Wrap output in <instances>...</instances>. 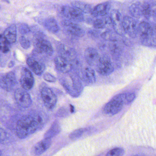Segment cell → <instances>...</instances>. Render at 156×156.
Masks as SVG:
<instances>
[{
    "instance_id": "2",
    "label": "cell",
    "mask_w": 156,
    "mask_h": 156,
    "mask_svg": "<svg viewBox=\"0 0 156 156\" xmlns=\"http://www.w3.org/2000/svg\"><path fill=\"white\" fill-rule=\"evenodd\" d=\"M60 78V82L66 91L73 97H78L83 90V86L79 76L68 73Z\"/></svg>"
},
{
    "instance_id": "5",
    "label": "cell",
    "mask_w": 156,
    "mask_h": 156,
    "mask_svg": "<svg viewBox=\"0 0 156 156\" xmlns=\"http://www.w3.org/2000/svg\"><path fill=\"white\" fill-rule=\"evenodd\" d=\"M61 13L70 21L81 22L84 20L83 12L79 9L73 6H63L61 9Z\"/></svg>"
},
{
    "instance_id": "3",
    "label": "cell",
    "mask_w": 156,
    "mask_h": 156,
    "mask_svg": "<svg viewBox=\"0 0 156 156\" xmlns=\"http://www.w3.org/2000/svg\"><path fill=\"white\" fill-rule=\"evenodd\" d=\"M138 33L142 44L149 47H156V32L151 24L142 21L139 23Z\"/></svg>"
},
{
    "instance_id": "19",
    "label": "cell",
    "mask_w": 156,
    "mask_h": 156,
    "mask_svg": "<svg viewBox=\"0 0 156 156\" xmlns=\"http://www.w3.org/2000/svg\"><path fill=\"white\" fill-rule=\"evenodd\" d=\"M78 76L81 80L87 84L94 83L96 80L94 71L90 67H85L81 70Z\"/></svg>"
},
{
    "instance_id": "31",
    "label": "cell",
    "mask_w": 156,
    "mask_h": 156,
    "mask_svg": "<svg viewBox=\"0 0 156 156\" xmlns=\"http://www.w3.org/2000/svg\"><path fill=\"white\" fill-rule=\"evenodd\" d=\"M10 44L9 41L6 40L3 34L1 35L0 37V49L3 53H7L9 51Z\"/></svg>"
},
{
    "instance_id": "40",
    "label": "cell",
    "mask_w": 156,
    "mask_h": 156,
    "mask_svg": "<svg viewBox=\"0 0 156 156\" xmlns=\"http://www.w3.org/2000/svg\"><path fill=\"white\" fill-rule=\"evenodd\" d=\"M14 64H15V63H14L13 61H11L9 63V68H11V67H13L14 66Z\"/></svg>"
},
{
    "instance_id": "35",
    "label": "cell",
    "mask_w": 156,
    "mask_h": 156,
    "mask_svg": "<svg viewBox=\"0 0 156 156\" xmlns=\"http://www.w3.org/2000/svg\"><path fill=\"white\" fill-rule=\"evenodd\" d=\"M20 43L21 46L24 49H28L30 46V42L29 39L24 36H21L20 38Z\"/></svg>"
},
{
    "instance_id": "24",
    "label": "cell",
    "mask_w": 156,
    "mask_h": 156,
    "mask_svg": "<svg viewBox=\"0 0 156 156\" xmlns=\"http://www.w3.org/2000/svg\"><path fill=\"white\" fill-rule=\"evenodd\" d=\"M61 131V126L59 122L55 121L50 128L45 132L44 135V138L51 139L54 137L59 134Z\"/></svg>"
},
{
    "instance_id": "7",
    "label": "cell",
    "mask_w": 156,
    "mask_h": 156,
    "mask_svg": "<svg viewBox=\"0 0 156 156\" xmlns=\"http://www.w3.org/2000/svg\"><path fill=\"white\" fill-rule=\"evenodd\" d=\"M42 99L44 105L48 109H53L57 103V98L52 90L48 87H44L41 91Z\"/></svg>"
},
{
    "instance_id": "6",
    "label": "cell",
    "mask_w": 156,
    "mask_h": 156,
    "mask_svg": "<svg viewBox=\"0 0 156 156\" xmlns=\"http://www.w3.org/2000/svg\"><path fill=\"white\" fill-rule=\"evenodd\" d=\"M139 24L135 19L129 16H125L123 20V27L126 34L134 39L138 33Z\"/></svg>"
},
{
    "instance_id": "11",
    "label": "cell",
    "mask_w": 156,
    "mask_h": 156,
    "mask_svg": "<svg viewBox=\"0 0 156 156\" xmlns=\"http://www.w3.org/2000/svg\"><path fill=\"white\" fill-rule=\"evenodd\" d=\"M17 83L16 76L13 72H9L1 77V87L5 91L8 92L12 91Z\"/></svg>"
},
{
    "instance_id": "12",
    "label": "cell",
    "mask_w": 156,
    "mask_h": 156,
    "mask_svg": "<svg viewBox=\"0 0 156 156\" xmlns=\"http://www.w3.org/2000/svg\"><path fill=\"white\" fill-rule=\"evenodd\" d=\"M124 105L121 100L114 97V98L105 106L104 108V113L107 115H114L122 110Z\"/></svg>"
},
{
    "instance_id": "34",
    "label": "cell",
    "mask_w": 156,
    "mask_h": 156,
    "mask_svg": "<svg viewBox=\"0 0 156 156\" xmlns=\"http://www.w3.org/2000/svg\"><path fill=\"white\" fill-rule=\"evenodd\" d=\"M84 131V129L80 128L76 129L69 135V138L71 140H76L82 136Z\"/></svg>"
},
{
    "instance_id": "37",
    "label": "cell",
    "mask_w": 156,
    "mask_h": 156,
    "mask_svg": "<svg viewBox=\"0 0 156 156\" xmlns=\"http://www.w3.org/2000/svg\"><path fill=\"white\" fill-rule=\"evenodd\" d=\"M43 78L45 81L50 83H55L56 82V78L52 75L49 73H45L44 74Z\"/></svg>"
},
{
    "instance_id": "8",
    "label": "cell",
    "mask_w": 156,
    "mask_h": 156,
    "mask_svg": "<svg viewBox=\"0 0 156 156\" xmlns=\"http://www.w3.org/2000/svg\"><path fill=\"white\" fill-rule=\"evenodd\" d=\"M112 28L120 36L124 35L125 33L123 27V20L122 15L117 10H113L110 15Z\"/></svg>"
},
{
    "instance_id": "36",
    "label": "cell",
    "mask_w": 156,
    "mask_h": 156,
    "mask_svg": "<svg viewBox=\"0 0 156 156\" xmlns=\"http://www.w3.org/2000/svg\"><path fill=\"white\" fill-rule=\"evenodd\" d=\"M19 30L20 33L22 34H27L30 32V28L27 24L25 23H21L19 25Z\"/></svg>"
},
{
    "instance_id": "42",
    "label": "cell",
    "mask_w": 156,
    "mask_h": 156,
    "mask_svg": "<svg viewBox=\"0 0 156 156\" xmlns=\"http://www.w3.org/2000/svg\"><path fill=\"white\" fill-rule=\"evenodd\" d=\"M139 156L138 155H135V156Z\"/></svg>"
},
{
    "instance_id": "13",
    "label": "cell",
    "mask_w": 156,
    "mask_h": 156,
    "mask_svg": "<svg viewBox=\"0 0 156 156\" xmlns=\"http://www.w3.org/2000/svg\"><path fill=\"white\" fill-rule=\"evenodd\" d=\"M54 62L56 69L61 73L66 74L70 73L73 68L72 63L61 55L55 57Z\"/></svg>"
},
{
    "instance_id": "14",
    "label": "cell",
    "mask_w": 156,
    "mask_h": 156,
    "mask_svg": "<svg viewBox=\"0 0 156 156\" xmlns=\"http://www.w3.org/2000/svg\"><path fill=\"white\" fill-rule=\"evenodd\" d=\"M36 48L39 53L45 54L49 56L52 55L53 54L54 49L50 41L43 38L37 39L36 42Z\"/></svg>"
},
{
    "instance_id": "27",
    "label": "cell",
    "mask_w": 156,
    "mask_h": 156,
    "mask_svg": "<svg viewBox=\"0 0 156 156\" xmlns=\"http://www.w3.org/2000/svg\"><path fill=\"white\" fill-rule=\"evenodd\" d=\"M110 25L112 26L110 16L106 17L104 19H97L94 22V28L98 30L105 29Z\"/></svg>"
},
{
    "instance_id": "32",
    "label": "cell",
    "mask_w": 156,
    "mask_h": 156,
    "mask_svg": "<svg viewBox=\"0 0 156 156\" xmlns=\"http://www.w3.org/2000/svg\"><path fill=\"white\" fill-rule=\"evenodd\" d=\"M152 8L149 3H144L142 7V16L147 20H149L152 16Z\"/></svg>"
},
{
    "instance_id": "10",
    "label": "cell",
    "mask_w": 156,
    "mask_h": 156,
    "mask_svg": "<svg viewBox=\"0 0 156 156\" xmlns=\"http://www.w3.org/2000/svg\"><path fill=\"white\" fill-rule=\"evenodd\" d=\"M20 83L23 88L26 91L31 89L34 85L33 75L30 71L26 67H23L21 71Z\"/></svg>"
},
{
    "instance_id": "30",
    "label": "cell",
    "mask_w": 156,
    "mask_h": 156,
    "mask_svg": "<svg viewBox=\"0 0 156 156\" xmlns=\"http://www.w3.org/2000/svg\"><path fill=\"white\" fill-rule=\"evenodd\" d=\"M120 35L116 33L115 31L109 30L106 31L101 34V37L105 41H109L111 42H118L120 38Z\"/></svg>"
},
{
    "instance_id": "38",
    "label": "cell",
    "mask_w": 156,
    "mask_h": 156,
    "mask_svg": "<svg viewBox=\"0 0 156 156\" xmlns=\"http://www.w3.org/2000/svg\"><path fill=\"white\" fill-rule=\"evenodd\" d=\"M8 137L7 132L5 131L4 129L1 128V143L2 144H4L5 140H7Z\"/></svg>"
},
{
    "instance_id": "21",
    "label": "cell",
    "mask_w": 156,
    "mask_h": 156,
    "mask_svg": "<svg viewBox=\"0 0 156 156\" xmlns=\"http://www.w3.org/2000/svg\"><path fill=\"white\" fill-rule=\"evenodd\" d=\"M110 9V5L108 2H104L97 5L93 9L91 14L94 17L104 16L107 15Z\"/></svg>"
},
{
    "instance_id": "1",
    "label": "cell",
    "mask_w": 156,
    "mask_h": 156,
    "mask_svg": "<svg viewBox=\"0 0 156 156\" xmlns=\"http://www.w3.org/2000/svg\"><path fill=\"white\" fill-rule=\"evenodd\" d=\"M42 120L37 115H25L22 117L16 125V133L20 139L28 137L35 133L39 128Z\"/></svg>"
},
{
    "instance_id": "15",
    "label": "cell",
    "mask_w": 156,
    "mask_h": 156,
    "mask_svg": "<svg viewBox=\"0 0 156 156\" xmlns=\"http://www.w3.org/2000/svg\"><path fill=\"white\" fill-rule=\"evenodd\" d=\"M27 65L31 70L38 76L43 73L45 69V65L43 62L33 57H29L26 60Z\"/></svg>"
},
{
    "instance_id": "23",
    "label": "cell",
    "mask_w": 156,
    "mask_h": 156,
    "mask_svg": "<svg viewBox=\"0 0 156 156\" xmlns=\"http://www.w3.org/2000/svg\"><path fill=\"white\" fill-rule=\"evenodd\" d=\"M57 49L58 51L61 54V56L66 58L70 62L74 60L76 56L75 52L73 49L62 44H58Z\"/></svg>"
},
{
    "instance_id": "20",
    "label": "cell",
    "mask_w": 156,
    "mask_h": 156,
    "mask_svg": "<svg viewBox=\"0 0 156 156\" xmlns=\"http://www.w3.org/2000/svg\"><path fill=\"white\" fill-rule=\"evenodd\" d=\"M108 47L112 57L115 60H118L123 53V45L118 41L111 42L108 44Z\"/></svg>"
},
{
    "instance_id": "28",
    "label": "cell",
    "mask_w": 156,
    "mask_h": 156,
    "mask_svg": "<svg viewBox=\"0 0 156 156\" xmlns=\"http://www.w3.org/2000/svg\"><path fill=\"white\" fill-rule=\"evenodd\" d=\"M115 97L121 100L124 105H129L135 100L136 95L133 93H126L119 94Z\"/></svg>"
},
{
    "instance_id": "22",
    "label": "cell",
    "mask_w": 156,
    "mask_h": 156,
    "mask_svg": "<svg viewBox=\"0 0 156 156\" xmlns=\"http://www.w3.org/2000/svg\"><path fill=\"white\" fill-rule=\"evenodd\" d=\"M17 28L15 24H12L6 29L3 35L10 44L14 43L17 40Z\"/></svg>"
},
{
    "instance_id": "16",
    "label": "cell",
    "mask_w": 156,
    "mask_h": 156,
    "mask_svg": "<svg viewBox=\"0 0 156 156\" xmlns=\"http://www.w3.org/2000/svg\"><path fill=\"white\" fill-rule=\"evenodd\" d=\"M62 24L66 30L73 35L78 37H83L84 36L85 31L79 25L69 20L63 22Z\"/></svg>"
},
{
    "instance_id": "18",
    "label": "cell",
    "mask_w": 156,
    "mask_h": 156,
    "mask_svg": "<svg viewBox=\"0 0 156 156\" xmlns=\"http://www.w3.org/2000/svg\"><path fill=\"white\" fill-rule=\"evenodd\" d=\"M84 57L87 62L91 66L96 65L100 58L98 52L93 47H88L86 49Z\"/></svg>"
},
{
    "instance_id": "33",
    "label": "cell",
    "mask_w": 156,
    "mask_h": 156,
    "mask_svg": "<svg viewBox=\"0 0 156 156\" xmlns=\"http://www.w3.org/2000/svg\"><path fill=\"white\" fill-rule=\"evenodd\" d=\"M125 154V150L121 147H116L109 151L106 156H123Z\"/></svg>"
},
{
    "instance_id": "29",
    "label": "cell",
    "mask_w": 156,
    "mask_h": 156,
    "mask_svg": "<svg viewBox=\"0 0 156 156\" xmlns=\"http://www.w3.org/2000/svg\"><path fill=\"white\" fill-rule=\"evenodd\" d=\"M72 5L73 7L77 8L84 13H89L90 12L91 13L93 10L91 5L82 2H72Z\"/></svg>"
},
{
    "instance_id": "4",
    "label": "cell",
    "mask_w": 156,
    "mask_h": 156,
    "mask_svg": "<svg viewBox=\"0 0 156 156\" xmlns=\"http://www.w3.org/2000/svg\"><path fill=\"white\" fill-rule=\"evenodd\" d=\"M96 70L98 74L102 76H108L114 71V66L108 55H104L100 57L97 64Z\"/></svg>"
},
{
    "instance_id": "41",
    "label": "cell",
    "mask_w": 156,
    "mask_h": 156,
    "mask_svg": "<svg viewBox=\"0 0 156 156\" xmlns=\"http://www.w3.org/2000/svg\"><path fill=\"white\" fill-rule=\"evenodd\" d=\"M151 25L152 28H153V30L156 32V24L154 23V24H151Z\"/></svg>"
},
{
    "instance_id": "9",
    "label": "cell",
    "mask_w": 156,
    "mask_h": 156,
    "mask_svg": "<svg viewBox=\"0 0 156 156\" xmlns=\"http://www.w3.org/2000/svg\"><path fill=\"white\" fill-rule=\"evenodd\" d=\"M14 98L17 104L23 108H29L32 103L30 94L23 88L16 89L14 93Z\"/></svg>"
},
{
    "instance_id": "17",
    "label": "cell",
    "mask_w": 156,
    "mask_h": 156,
    "mask_svg": "<svg viewBox=\"0 0 156 156\" xmlns=\"http://www.w3.org/2000/svg\"><path fill=\"white\" fill-rule=\"evenodd\" d=\"M51 144V139L44 138L33 147L32 152L34 155L40 156L46 151L50 147Z\"/></svg>"
},
{
    "instance_id": "26",
    "label": "cell",
    "mask_w": 156,
    "mask_h": 156,
    "mask_svg": "<svg viewBox=\"0 0 156 156\" xmlns=\"http://www.w3.org/2000/svg\"><path fill=\"white\" fill-rule=\"evenodd\" d=\"M142 5L139 2L132 4L129 8V13L131 16L136 19L140 18L142 16Z\"/></svg>"
},
{
    "instance_id": "39",
    "label": "cell",
    "mask_w": 156,
    "mask_h": 156,
    "mask_svg": "<svg viewBox=\"0 0 156 156\" xmlns=\"http://www.w3.org/2000/svg\"><path fill=\"white\" fill-rule=\"evenodd\" d=\"M152 16L153 17V20L156 22V9H154L152 11Z\"/></svg>"
},
{
    "instance_id": "25",
    "label": "cell",
    "mask_w": 156,
    "mask_h": 156,
    "mask_svg": "<svg viewBox=\"0 0 156 156\" xmlns=\"http://www.w3.org/2000/svg\"><path fill=\"white\" fill-rule=\"evenodd\" d=\"M44 27L50 32L56 33L60 30V27L56 20L53 18H48L44 22Z\"/></svg>"
}]
</instances>
